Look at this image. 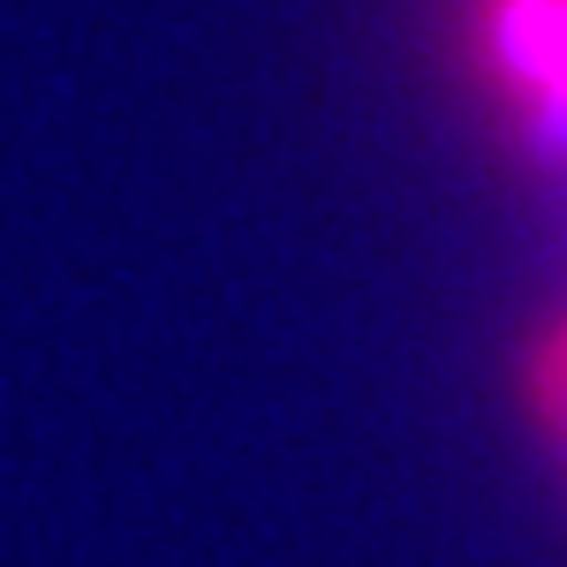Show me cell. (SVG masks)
I'll return each instance as SVG.
<instances>
[{"instance_id": "6da1fadb", "label": "cell", "mask_w": 567, "mask_h": 567, "mask_svg": "<svg viewBox=\"0 0 567 567\" xmlns=\"http://www.w3.org/2000/svg\"><path fill=\"white\" fill-rule=\"evenodd\" d=\"M492 69L529 130L567 152V0H492Z\"/></svg>"}, {"instance_id": "7a4b0ae2", "label": "cell", "mask_w": 567, "mask_h": 567, "mask_svg": "<svg viewBox=\"0 0 567 567\" xmlns=\"http://www.w3.org/2000/svg\"><path fill=\"white\" fill-rule=\"evenodd\" d=\"M537 409H545V424H553V439H560V454H567V386L560 379H537Z\"/></svg>"}]
</instances>
